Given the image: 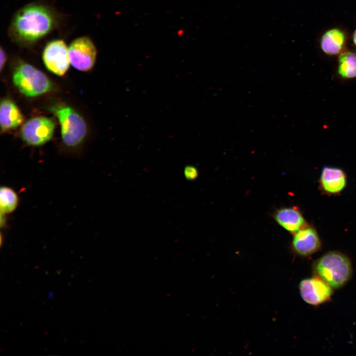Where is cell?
I'll return each instance as SVG.
<instances>
[{"mask_svg":"<svg viewBox=\"0 0 356 356\" xmlns=\"http://www.w3.org/2000/svg\"><path fill=\"white\" fill-rule=\"evenodd\" d=\"M58 22L57 13L50 6L33 3L17 11L12 19L8 34L16 44L31 45L51 32Z\"/></svg>","mask_w":356,"mask_h":356,"instance_id":"6da1fadb","label":"cell"},{"mask_svg":"<svg viewBox=\"0 0 356 356\" xmlns=\"http://www.w3.org/2000/svg\"><path fill=\"white\" fill-rule=\"evenodd\" d=\"M312 271L314 275L322 278L333 289L344 286L353 274L350 259L338 251L327 252L315 260Z\"/></svg>","mask_w":356,"mask_h":356,"instance_id":"7a4b0ae2","label":"cell"},{"mask_svg":"<svg viewBox=\"0 0 356 356\" xmlns=\"http://www.w3.org/2000/svg\"><path fill=\"white\" fill-rule=\"evenodd\" d=\"M13 84L19 91L28 97H34L49 91L52 83L42 71L23 61L18 63L13 73Z\"/></svg>","mask_w":356,"mask_h":356,"instance_id":"3957f363","label":"cell"},{"mask_svg":"<svg viewBox=\"0 0 356 356\" xmlns=\"http://www.w3.org/2000/svg\"><path fill=\"white\" fill-rule=\"evenodd\" d=\"M50 110L59 121L64 144L68 147L79 145L87 132V125L83 117L73 108L67 105H55Z\"/></svg>","mask_w":356,"mask_h":356,"instance_id":"277c9868","label":"cell"},{"mask_svg":"<svg viewBox=\"0 0 356 356\" xmlns=\"http://www.w3.org/2000/svg\"><path fill=\"white\" fill-rule=\"evenodd\" d=\"M55 127L53 120L45 117H36L25 122L21 129L20 135L27 144L39 146L51 139Z\"/></svg>","mask_w":356,"mask_h":356,"instance_id":"5b68a950","label":"cell"},{"mask_svg":"<svg viewBox=\"0 0 356 356\" xmlns=\"http://www.w3.org/2000/svg\"><path fill=\"white\" fill-rule=\"evenodd\" d=\"M70 63L82 71L90 70L94 66L97 50L93 42L88 37H81L72 41L68 48Z\"/></svg>","mask_w":356,"mask_h":356,"instance_id":"8992f818","label":"cell"},{"mask_svg":"<svg viewBox=\"0 0 356 356\" xmlns=\"http://www.w3.org/2000/svg\"><path fill=\"white\" fill-rule=\"evenodd\" d=\"M43 60L46 69L58 76H63L70 63L68 48L64 41L52 40L45 45L43 52Z\"/></svg>","mask_w":356,"mask_h":356,"instance_id":"52a82bcc","label":"cell"},{"mask_svg":"<svg viewBox=\"0 0 356 356\" xmlns=\"http://www.w3.org/2000/svg\"><path fill=\"white\" fill-rule=\"evenodd\" d=\"M299 289L302 299L312 306L329 301L333 293V289L326 281L315 275L301 280Z\"/></svg>","mask_w":356,"mask_h":356,"instance_id":"ba28073f","label":"cell"},{"mask_svg":"<svg viewBox=\"0 0 356 356\" xmlns=\"http://www.w3.org/2000/svg\"><path fill=\"white\" fill-rule=\"evenodd\" d=\"M321 245L319 236L313 227L306 226L294 233L292 246L299 256H310L317 252Z\"/></svg>","mask_w":356,"mask_h":356,"instance_id":"9c48e42d","label":"cell"},{"mask_svg":"<svg viewBox=\"0 0 356 356\" xmlns=\"http://www.w3.org/2000/svg\"><path fill=\"white\" fill-rule=\"evenodd\" d=\"M321 189L326 194L340 193L346 187L347 176L340 168L325 166L322 169L319 178Z\"/></svg>","mask_w":356,"mask_h":356,"instance_id":"30bf717a","label":"cell"},{"mask_svg":"<svg viewBox=\"0 0 356 356\" xmlns=\"http://www.w3.org/2000/svg\"><path fill=\"white\" fill-rule=\"evenodd\" d=\"M274 218L279 225L290 232L295 233L306 226V222L297 208H280L274 213Z\"/></svg>","mask_w":356,"mask_h":356,"instance_id":"8fae6325","label":"cell"},{"mask_svg":"<svg viewBox=\"0 0 356 356\" xmlns=\"http://www.w3.org/2000/svg\"><path fill=\"white\" fill-rule=\"evenodd\" d=\"M23 121V116L15 103L5 98L0 102V124L2 132L8 131L18 127Z\"/></svg>","mask_w":356,"mask_h":356,"instance_id":"7c38bea8","label":"cell"},{"mask_svg":"<svg viewBox=\"0 0 356 356\" xmlns=\"http://www.w3.org/2000/svg\"><path fill=\"white\" fill-rule=\"evenodd\" d=\"M345 44V35L339 29H332L322 36L320 45L322 50L329 55H335L343 48Z\"/></svg>","mask_w":356,"mask_h":356,"instance_id":"4fadbf2b","label":"cell"},{"mask_svg":"<svg viewBox=\"0 0 356 356\" xmlns=\"http://www.w3.org/2000/svg\"><path fill=\"white\" fill-rule=\"evenodd\" d=\"M19 197L14 189L10 187L2 186L0 189V213L6 215L12 213L17 208Z\"/></svg>","mask_w":356,"mask_h":356,"instance_id":"5bb4252c","label":"cell"},{"mask_svg":"<svg viewBox=\"0 0 356 356\" xmlns=\"http://www.w3.org/2000/svg\"><path fill=\"white\" fill-rule=\"evenodd\" d=\"M338 73L344 78L356 77V53L352 51L342 52L339 57Z\"/></svg>","mask_w":356,"mask_h":356,"instance_id":"9a60e30c","label":"cell"},{"mask_svg":"<svg viewBox=\"0 0 356 356\" xmlns=\"http://www.w3.org/2000/svg\"><path fill=\"white\" fill-rule=\"evenodd\" d=\"M197 169L192 166H187L184 169V175L187 179L192 180L198 177Z\"/></svg>","mask_w":356,"mask_h":356,"instance_id":"2e32d148","label":"cell"},{"mask_svg":"<svg viewBox=\"0 0 356 356\" xmlns=\"http://www.w3.org/2000/svg\"><path fill=\"white\" fill-rule=\"evenodd\" d=\"M6 61V54L4 49L2 47L0 48V70H2L5 65Z\"/></svg>","mask_w":356,"mask_h":356,"instance_id":"e0dca14e","label":"cell"},{"mask_svg":"<svg viewBox=\"0 0 356 356\" xmlns=\"http://www.w3.org/2000/svg\"><path fill=\"white\" fill-rule=\"evenodd\" d=\"M353 41L356 45V30L355 31L353 35Z\"/></svg>","mask_w":356,"mask_h":356,"instance_id":"ac0fdd59","label":"cell"}]
</instances>
